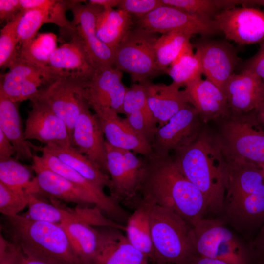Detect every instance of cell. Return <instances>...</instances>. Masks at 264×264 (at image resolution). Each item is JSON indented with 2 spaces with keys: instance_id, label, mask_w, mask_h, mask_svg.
I'll return each mask as SVG.
<instances>
[{
  "instance_id": "obj_1",
  "label": "cell",
  "mask_w": 264,
  "mask_h": 264,
  "mask_svg": "<svg viewBox=\"0 0 264 264\" xmlns=\"http://www.w3.org/2000/svg\"><path fill=\"white\" fill-rule=\"evenodd\" d=\"M146 173L141 194L182 218L192 227L208 212L201 191L181 173L173 156L143 157Z\"/></svg>"
},
{
  "instance_id": "obj_2",
  "label": "cell",
  "mask_w": 264,
  "mask_h": 264,
  "mask_svg": "<svg viewBox=\"0 0 264 264\" xmlns=\"http://www.w3.org/2000/svg\"><path fill=\"white\" fill-rule=\"evenodd\" d=\"M174 153L172 156L181 173L204 197L208 212L221 213L228 161L218 137L201 131L193 141Z\"/></svg>"
},
{
  "instance_id": "obj_3",
  "label": "cell",
  "mask_w": 264,
  "mask_h": 264,
  "mask_svg": "<svg viewBox=\"0 0 264 264\" xmlns=\"http://www.w3.org/2000/svg\"><path fill=\"white\" fill-rule=\"evenodd\" d=\"M0 228L7 240L27 256L52 264H83L61 225L18 214L3 215Z\"/></svg>"
},
{
  "instance_id": "obj_4",
  "label": "cell",
  "mask_w": 264,
  "mask_h": 264,
  "mask_svg": "<svg viewBox=\"0 0 264 264\" xmlns=\"http://www.w3.org/2000/svg\"><path fill=\"white\" fill-rule=\"evenodd\" d=\"M150 224L154 262L189 264L196 255L192 227L173 211L155 204L151 211Z\"/></svg>"
},
{
  "instance_id": "obj_5",
  "label": "cell",
  "mask_w": 264,
  "mask_h": 264,
  "mask_svg": "<svg viewBox=\"0 0 264 264\" xmlns=\"http://www.w3.org/2000/svg\"><path fill=\"white\" fill-rule=\"evenodd\" d=\"M226 118L218 137L227 160L257 166L264 163V130L255 111Z\"/></svg>"
},
{
  "instance_id": "obj_6",
  "label": "cell",
  "mask_w": 264,
  "mask_h": 264,
  "mask_svg": "<svg viewBox=\"0 0 264 264\" xmlns=\"http://www.w3.org/2000/svg\"><path fill=\"white\" fill-rule=\"evenodd\" d=\"M192 237L197 255L227 264H250L248 250L221 219H202L192 227Z\"/></svg>"
},
{
  "instance_id": "obj_7",
  "label": "cell",
  "mask_w": 264,
  "mask_h": 264,
  "mask_svg": "<svg viewBox=\"0 0 264 264\" xmlns=\"http://www.w3.org/2000/svg\"><path fill=\"white\" fill-rule=\"evenodd\" d=\"M107 167L110 175V196L118 204L136 208L140 202L146 168L143 159L131 151L110 145L106 141Z\"/></svg>"
},
{
  "instance_id": "obj_8",
  "label": "cell",
  "mask_w": 264,
  "mask_h": 264,
  "mask_svg": "<svg viewBox=\"0 0 264 264\" xmlns=\"http://www.w3.org/2000/svg\"><path fill=\"white\" fill-rule=\"evenodd\" d=\"M157 38L155 33L132 27L114 51V66L128 73L134 83L159 75L155 54Z\"/></svg>"
},
{
  "instance_id": "obj_9",
  "label": "cell",
  "mask_w": 264,
  "mask_h": 264,
  "mask_svg": "<svg viewBox=\"0 0 264 264\" xmlns=\"http://www.w3.org/2000/svg\"><path fill=\"white\" fill-rule=\"evenodd\" d=\"M134 18L135 27L155 34L180 32L208 36L220 32L213 19L193 15L164 4L143 16Z\"/></svg>"
},
{
  "instance_id": "obj_10",
  "label": "cell",
  "mask_w": 264,
  "mask_h": 264,
  "mask_svg": "<svg viewBox=\"0 0 264 264\" xmlns=\"http://www.w3.org/2000/svg\"><path fill=\"white\" fill-rule=\"evenodd\" d=\"M71 77H59L40 88L31 100L42 102L66 124L72 140V133L83 103L84 81Z\"/></svg>"
},
{
  "instance_id": "obj_11",
  "label": "cell",
  "mask_w": 264,
  "mask_h": 264,
  "mask_svg": "<svg viewBox=\"0 0 264 264\" xmlns=\"http://www.w3.org/2000/svg\"><path fill=\"white\" fill-rule=\"evenodd\" d=\"M201 118L191 104L172 117L167 123L158 127L151 146L154 154L164 157L193 141L200 131Z\"/></svg>"
},
{
  "instance_id": "obj_12",
  "label": "cell",
  "mask_w": 264,
  "mask_h": 264,
  "mask_svg": "<svg viewBox=\"0 0 264 264\" xmlns=\"http://www.w3.org/2000/svg\"><path fill=\"white\" fill-rule=\"evenodd\" d=\"M225 38L239 44L264 42V11L253 7H235L213 18Z\"/></svg>"
},
{
  "instance_id": "obj_13",
  "label": "cell",
  "mask_w": 264,
  "mask_h": 264,
  "mask_svg": "<svg viewBox=\"0 0 264 264\" xmlns=\"http://www.w3.org/2000/svg\"><path fill=\"white\" fill-rule=\"evenodd\" d=\"M78 0L70 10L73 15L72 32L82 40L86 49L97 70L114 66V51L109 48L97 37L96 22L103 7Z\"/></svg>"
},
{
  "instance_id": "obj_14",
  "label": "cell",
  "mask_w": 264,
  "mask_h": 264,
  "mask_svg": "<svg viewBox=\"0 0 264 264\" xmlns=\"http://www.w3.org/2000/svg\"><path fill=\"white\" fill-rule=\"evenodd\" d=\"M123 72L114 66L97 70L84 81L82 95L93 110L110 109L123 113V104L128 88L122 80Z\"/></svg>"
},
{
  "instance_id": "obj_15",
  "label": "cell",
  "mask_w": 264,
  "mask_h": 264,
  "mask_svg": "<svg viewBox=\"0 0 264 264\" xmlns=\"http://www.w3.org/2000/svg\"><path fill=\"white\" fill-rule=\"evenodd\" d=\"M1 74L0 94L15 103L33 98L43 87L56 79L32 64L17 58Z\"/></svg>"
},
{
  "instance_id": "obj_16",
  "label": "cell",
  "mask_w": 264,
  "mask_h": 264,
  "mask_svg": "<svg viewBox=\"0 0 264 264\" xmlns=\"http://www.w3.org/2000/svg\"><path fill=\"white\" fill-rule=\"evenodd\" d=\"M39 152L42 155H34L33 163L49 169L83 188L97 200L98 208L109 219L120 224L126 223L129 215L103 188L85 178L51 154L44 151Z\"/></svg>"
},
{
  "instance_id": "obj_17",
  "label": "cell",
  "mask_w": 264,
  "mask_h": 264,
  "mask_svg": "<svg viewBox=\"0 0 264 264\" xmlns=\"http://www.w3.org/2000/svg\"><path fill=\"white\" fill-rule=\"evenodd\" d=\"M230 45L218 41H203L196 45L195 52L200 59L202 74L223 93L239 61Z\"/></svg>"
},
{
  "instance_id": "obj_18",
  "label": "cell",
  "mask_w": 264,
  "mask_h": 264,
  "mask_svg": "<svg viewBox=\"0 0 264 264\" xmlns=\"http://www.w3.org/2000/svg\"><path fill=\"white\" fill-rule=\"evenodd\" d=\"M70 40L52 54L48 64L49 73L56 78L71 77L82 80L91 77L97 70L81 39L71 33Z\"/></svg>"
},
{
  "instance_id": "obj_19",
  "label": "cell",
  "mask_w": 264,
  "mask_h": 264,
  "mask_svg": "<svg viewBox=\"0 0 264 264\" xmlns=\"http://www.w3.org/2000/svg\"><path fill=\"white\" fill-rule=\"evenodd\" d=\"M24 134L27 140H36L45 145L73 146L68 128L64 122L46 104L31 100Z\"/></svg>"
},
{
  "instance_id": "obj_20",
  "label": "cell",
  "mask_w": 264,
  "mask_h": 264,
  "mask_svg": "<svg viewBox=\"0 0 264 264\" xmlns=\"http://www.w3.org/2000/svg\"><path fill=\"white\" fill-rule=\"evenodd\" d=\"M70 7V0H39L37 8L23 10L17 28L19 48L34 38L45 23H53L66 30H71V22L66 14Z\"/></svg>"
},
{
  "instance_id": "obj_21",
  "label": "cell",
  "mask_w": 264,
  "mask_h": 264,
  "mask_svg": "<svg viewBox=\"0 0 264 264\" xmlns=\"http://www.w3.org/2000/svg\"><path fill=\"white\" fill-rule=\"evenodd\" d=\"M89 108L85 101L74 127L73 146L107 174L106 140L96 116Z\"/></svg>"
},
{
  "instance_id": "obj_22",
  "label": "cell",
  "mask_w": 264,
  "mask_h": 264,
  "mask_svg": "<svg viewBox=\"0 0 264 264\" xmlns=\"http://www.w3.org/2000/svg\"><path fill=\"white\" fill-rule=\"evenodd\" d=\"M223 93L231 113L251 112L264 102V82L256 74L242 70L241 74L231 76L225 86Z\"/></svg>"
},
{
  "instance_id": "obj_23",
  "label": "cell",
  "mask_w": 264,
  "mask_h": 264,
  "mask_svg": "<svg viewBox=\"0 0 264 264\" xmlns=\"http://www.w3.org/2000/svg\"><path fill=\"white\" fill-rule=\"evenodd\" d=\"M100 127L110 145L120 149L132 151L143 157L153 155L151 145L137 133L114 110L102 109L94 110Z\"/></svg>"
},
{
  "instance_id": "obj_24",
  "label": "cell",
  "mask_w": 264,
  "mask_h": 264,
  "mask_svg": "<svg viewBox=\"0 0 264 264\" xmlns=\"http://www.w3.org/2000/svg\"><path fill=\"white\" fill-rule=\"evenodd\" d=\"M221 219L242 232L264 220V185L251 193L225 199Z\"/></svg>"
},
{
  "instance_id": "obj_25",
  "label": "cell",
  "mask_w": 264,
  "mask_h": 264,
  "mask_svg": "<svg viewBox=\"0 0 264 264\" xmlns=\"http://www.w3.org/2000/svg\"><path fill=\"white\" fill-rule=\"evenodd\" d=\"M145 84L148 107L161 127L170 119L189 104L190 100L185 89L172 83L169 85L154 84L150 80Z\"/></svg>"
},
{
  "instance_id": "obj_26",
  "label": "cell",
  "mask_w": 264,
  "mask_h": 264,
  "mask_svg": "<svg viewBox=\"0 0 264 264\" xmlns=\"http://www.w3.org/2000/svg\"><path fill=\"white\" fill-rule=\"evenodd\" d=\"M32 166L39 193L81 206L93 205L98 207L97 200L83 188L49 169L33 163Z\"/></svg>"
},
{
  "instance_id": "obj_27",
  "label": "cell",
  "mask_w": 264,
  "mask_h": 264,
  "mask_svg": "<svg viewBox=\"0 0 264 264\" xmlns=\"http://www.w3.org/2000/svg\"><path fill=\"white\" fill-rule=\"evenodd\" d=\"M184 89L202 121L222 119L231 114L224 93L206 79L201 78L190 82L185 86Z\"/></svg>"
},
{
  "instance_id": "obj_28",
  "label": "cell",
  "mask_w": 264,
  "mask_h": 264,
  "mask_svg": "<svg viewBox=\"0 0 264 264\" xmlns=\"http://www.w3.org/2000/svg\"><path fill=\"white\" fill-rule=\"evenodd\" d=\"M102 244L93 264H143L149 260L135 248L121 230H102Z\"/></svg>"
},
{
  "instance_id": "obj_29",
  "label": "cell",
  "mask_w": 264,
  "mask_h": 264,
  "mask_svg": "<svg viewBox=\"0 0 264 264\" xmlns=\"http://www.w3.org/2000/svg\"><path fill=\"white\" fill-rule=\"evenodd\" d=\"M30 147L36 151H44L58 157L64 163L81 174L85 178L104 189L111 187L110 177L102 171L75 147L50 144L37 146L31 142Z\"/></svg>"
},
{
  "instance_id": "obj_30",
  "label": "cell",
  "mask_w": 264,
  "mask_h": 264,
  "mask_svg": "<svg viewBox=\"0 0 264 264\" xmlns=\"http://www.w3.org/2000/svg\"><path fill=\"white\" fill-rule=\"evenodd\" d=\"M154 202L149 197L142 199L133 212L129 216L125 231L130 243L144 254L150 263L154 262V249L152 242L150 216Z\"/></svg>"
},
{
  "instance_id": "obj_31",
  "label": "cell",
  "mask_w": 264,
  "mask_h": 264,
  "mask_svg": "<svg viewBox=\"0 0 264 264\" xmlns=\"http://www.w3.org/2000/svg\"><path fill=\"white\" fill-rule=\"evenodd\" d=\"M16 104L0 94V130L13 145L17 159L32 161L31 142L25 138Z\"/></svg>"
},
{
  "instance_id": "obj_32",
  "label": "cell",
  "mask_w": 264,
  "mask_h": 264,
  "mask_svg": "<svg viewBox=\"0 0 264 264\" xmlns=\"http://www.w3.org/2000/svg\"><path fill=\"white\" fill-rule=\"evenodd\" d=\"M61 225L66 232L74 251L83 264H93L102 240L101 230L78 220H71Z\"/></svg>"
},
{
  "instance_id": "obj_33",
  "label": "cell",
  "mask_w": 264,
  "mask_h": 264,
  "mask_svg": "<svg viewBox=\"0 0 264 264\" xmlns=\"http://www.w3.org/2000/svg\"><path fill=\"white\" fill-rule=\"evenodd\" d=\"M133 24L132 16L125 11L103 8L97 17L96 33L103 43L115 51Z\"/></svg>"
},
{
  "instance_id": "obj_34",
  "label": "cell",
  "mask_w": 264,
  "mask_h": 264,
  "mask_svg": "<svg viewBox=\"0 0 264 264\" xmlns=\"http://www.w3.org/2000/svg\"><path fill=\"white\" fill-rule=\"evenodd\" d=\"M32 166L22 164L12 157L0 160V182L9 188L37 195L39 190L33 177Z\"/></svg>"
},
{
  "instance_id": "obj_35",
  "label": "cell",
  "mask_w": 264,
  "mask_h": 264,
  "mask_svg": "<svg viewBox=\"0 0 264 264\" xmlns=\"http://www.w3.org/2000/svg\"><path fill=\"white\" fill-rule=\"evenodd\" d=\"M57 47V38L55 34L50 32L40 33L19 48L17 57L50 74L48 71V64Z\"/></svg>"
},
{
  "instance_id": "obj_36",
  "label": "cell",
  "mask_w": 264,
  "mask_h": 264,
  "mask_svg": "<svg viewBox=\"0 0 264 264\" xmlns=\"http://www.w3.org/2000/svg\"><path fill=\"white\" fill-rule=\"evenodd\" d=\"M193 48V45L190 43L166 72L173 80L172 83L180 87L201 78L200 60L198 55L194 53Z\"/></svg>"
},
{
  "instance_id": "obj_37",
  "label": "cell",
  "mask_w": 264,
  "mask_h": 264,
  "mask_svg": "<svg viewBox=\"0 0 264 264\" xmlns=\"http://www.w3.org/2000/svg\"><path fill=\"white\" fill-rule=\"evenodd\" d=\"M192 35L180 32L163 34L155 44L157 66L161 73H166L172 63L190 43Z\"/></svg>"
},
{
  "instance_id": "obj_38",
  "label": "cell",
  "mask_w": 264,
  "mask_h": 264,
  "mask_svg": "<svg viewBox=\"0 0 264 264\" xmlns=\"http://www.w3.org/2000/svg\"><path fill=\"white\" fill-rule=\"evenodd\" d=\"M51 201L52 204L46 202L39 198L37 195L32 194L28 205V210L22 214L32 220L59 225L66 221L76 219L75 210L66 209Z\"/></svg>"
},
{
  "instance_id": "obj_39",
  "label": "cell",
  "mask_w": 264,
  "mask_h": 264,
  "mask_svg": "<svg viewBox=\"0 0 264 264\" xmlns=\"http://www.w3.org/2000/svg\"><path fill=\"white\" fill-rule=\"evenodd\" d=\"M165 5L176 7L188 13L213 19L220 12L244 4L238 0H161Z\"/></svg>"
},
{
  "instance_id": "obj_40",
  "label": "cell",
  "mask_w": 264,
  "mask_h": 264,
  "mask_svg": "<svg viewBox=\"0 0 264 264\" xmlns=\"http://www.w3.org/2000/svg\"><path fill=\"white\" fill-rule=\"evenodd\" d=\"M22 10L10 22L7 23L0 32V67L9 68L18 56L19 40L17 28L23 13Z\"/></svg>"
},
{
  "instance_id": "obj_41",
  "label": "cell",
  "mask_w": 264,
  "mask_h": 264,
  "mask_svg": "<svg viewBox=\"0 0 264 264\" xmlns=\"http://www.w3.org/2000/svg\"><path fill=\"white\" fill-rule=\"evenodd\" d=\"M32 193L14 190L0 182V212L3 216H14L28 206Z\"/></svg>"
},
{
  "instance_id": "obj_42",
  "label": "cell",
  "mask_w": 264,
  "mask_h": 264,
  "mask_svg": "<svg viewBox=\"0 0 264 264\" xmlns=\"http://www.w3.org/2000/svg\"><path fill=\"white\" fill-rule=\"evenodd\" d=\"M124 119L136 133L151 145L158 126L149 108L131 113Z\"/></svg>"
},
{
  "instance_id": "obj_43",
  "label": "cell",
  "mask_w": 264,
  "mask_h": 264,
  "mask_svg": "<svg viewBox=\"0 0 264 264\" xmlns=\"http://www.w3.org/2000/svg\"><path fill=\"white\" fill-rule=\"evenodd\" d=\"M148 108L145 84L143 82L133 83L128 88L123 101V114L127 116Z\"/></svg>"
},
{
  "instance_id": "obj_44",
  "label": "cell",
  "mask_w": 264,
  "mask_h": 264,
  "mask_svg": "<svg viewBox=\"0 0 264 264\" xmlns=\"http://www.w3.org/2000/svg\"><path fill=\"white\" fill-rule=\"evenodd\" d=\"M163 5L161 0H121L118 9L137 18L143 16Z\"/></svg>"
},
{
  "instance_id": "obj_45",
  "label": "cell",
  "mask_w": 264,
  "mask_h": 264,
  "mask_svg": "<svg viewBox=\"0 0 264 264\" xmlns=\"http://www.w3.org/2000/svg\"><path fill=\"white\" fill-rule=\"evenodd\" d=\"M18 248L1 233L0 235V264H17Z\"/></svg>"
},
{
  "instance_id": "obj_46",
  "label": "cell",
  "mask_w": 264,
  "mask_h": 264,
  "mask_svg": "<svg viewBox=\"0 0 264 264\" xmlns=\"http://www.w3.org/2000/svg\"><path fill=\"white\" fill-rule=\"evenodd\" d=\"M260 44L258 51L246 61L242 70L250 71L264 80V42Z\"/></svg>"
},
{
  "instance_id": "obj_47",
  "label": "cell",
  "mask_w": 264,
  "mask_h": 264,
  "mask_svg": "<svg viewBox=\"0 0 264 264\" xmlns=\"http://www.w3.org/2000/svg\"><path fill=\"white\" fill-rule=\"evenodd\" d=\"M22 10L20 0H0V23L10 22Z\"/></svg>"
},
{
  "instance_id": "obj_48",
  "label": "cell",
  "mask_w": 264,
  "mask_h": 264,
  "mask_svg": "<svg viewBox=\"0 0 264 264\" xmlns=\"http://www.w3.org/2000/svg\"><path fill=\"white\" fill-rule=\"evenodd\" d=\"M16 154V150L13 145L0 130V160L11 158Z\"/></svg>"
},
{
  "instance_id": "obj_49",
  "label": "cell",
  "mask_w": 264,
  "mask_h": 264,
  "mask_svg": "<svg viewBox=\"0 0 264 264\" xmlns=\"http://www.w3.org/2000/svg\"><path fill=\"white\" fill-rule=\"evenodd\" d=\"M254 247L259 259H264V223L254 242Z\"/></svg>"
},
{
  "instance_id": "obj_50",
  "label": "cell",
  "mask_w": 264,
  "mask_h": 264,
  "mask_svg": "<svg viewBox=\"0 0 264 264\" xmlns=\"http://www.w3.org/2000/svg\"><path fill=\"white\" fill-rule=\"evenodd\" d=\"M19 249V248H18ZM17 264H52L44 260L27 256L19 249Z\"/></svg>"
},
{
  "instance_id": "obj_51",
  "label": "cell",
  "mask_w": 264,
  "mask_h": 264,
  "mask_svg": "<svg viewBox=\"0 0 264 264\" xmlns=\"http://www.w3.org/2000/svg\"><path fill=\"white\" fill-rule=\"evenodd\" d=\"M189 264H227L226 263L217 259L194 255Z\"/></svg>"
},
{
  "instance_id": "obj_52",
  "label": "cell",
  "mask_w": 264,
  "mask_h": 264,
  "mask_svg": "<svg viewBox=\"0 0 264 264\" xmlns=\"http://www.w3.org/2000/svg\"><path fill=\"white\" fill-rule=\"evenodd\" d=\"M121 0H89L88 3L100 6L103 8H113L118 7Z\"/></svg>"
},
{
  "instance_id": "obj_53",
  "label": "cell",
  "mask_w": 264,
  "mask_h": 264,
  "mask_svg": "<svg viewBox=\"0 0 264 264\" xmlns=\"http://www.w3.org/2000/svg\"><path fill=\"white\" fill-rule=\"evenodd\" d=\"M255 113L259 122L264 126V102L256 110Z\"/></svg>"
},
{
  "instance_id": "obj_54",
  "label": "cell",
  "mask_w": 264,
  "mask_h": 264,
  "mask_svg": "<svg viewBox=\"0 0 264 264\" xmlns=\"http://www.w3.org/2000/svg\"><path fill=\"white\" fill-rule=\"evenodd\" d=\"M39 0H28L26 2V6L28 9H36L37 8V3ZM71 2V8L75 3L76 0H70ZM73 30V27L70 30H67L68 32H71Z\"/></svg>"
},
{
  "instance_id": "obj_55",
  "label": "cell",
  "mask_w": 264,
  "mask_h": 264,
  "mask_svg": "<svg viewBox=\"0 0 264 264\" xmlns=\"http://www.w3.org/2000/svg\"><path fill=\"white\" fill-rule=\"evenodd\" d=\"M254 5H259L264 7V0H247L246 6L252 7Z\"/></svg>"
},
{
  "instance_id": "obj_56",
  "label": "cell",
  "mask_w": 264,
  "mask_h": 264,
  "mask_svg": "<svg viewBox=\"0 0 264 264\" xmlns=\"http://www.w3.org/2000/svg\"><path fill=\"white\" fill-rule=\"evenodd\" d=\"M258 167H259L263 175V178L264 179V163L260 164Z\"/></svg>"
},
{
  "instance_id": "obj_57",
  "label": "cell",
  "mask_w": 264,
  "mask_h": 264,
  "mask_svg": "<svg viewBox=\"0 0 264 264\" xmlns=\"http://www.w3.org/2000/svg\"><path fill=\"white\" fill-rule=\"evenodd\" d=\"M151 264H172L154 262V263H151Z\"/></svg>"
},
{
  "instance_id": "obj_58",
  "label": "cell",
  "mask_w": 264,
  "mask_h": 264,
  "mask_svg": "<svg viewBox=\"0 0 264 264\" xmlns=\"http://www.w3.org/2000/svg\"><path fill=\"white\" fill-rule=\"evenodd\" d=\"M260 264H264V259L259 260Z\"/></svg>"
},
{
  "instance_id": "obj_59",
  "label": "cell",
  "mask_w": 264,
  "mask_h": 264,
  "mask_svg": "<svg viewBox=\"0 0 264 264\" xmlns=\"http://www.w3.org/2000/svg\"><path fill=\"white\" fill-rule=\"evenodd\" d=\"M149 261H147L145 263H144L143 264H149Z\"/></svg>"
},
{
  "instance_id": "obj_60",
  "label": "cell",
  "mask_w": 264,
  "mask_h": 264,
  "mask_svg": "<svg viewBox=\"0 0 264 264\" xmlns=\"http://www.w3.org/2000/svg\"><path fill=\"white\" fill-rule=\"evenodd\" d=\"M263 81H264V80H263Z\"/></svg>"
}]
</instances>
